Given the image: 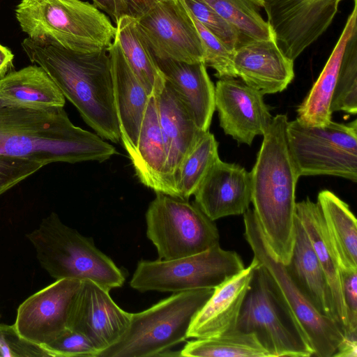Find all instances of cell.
Wrapping results in <instances>:
<instances>
[{"mask_svg": "<svg viewBox=\"0 0 357 357\" xmlns=\"http://www.w3.org/2000/svg\"><path fill=\"white\" fill-rule=\"evenodd\" d=\"M98 135L75 126L63 107L0 106V156L40 162H103L117 154Z\"/></svg>", "mask_w": 357, "mask_h": 357, "instance_id": "obj_1", "label": "cell"}, {"mask_svg": "<svg viewBox=\"0 0 357 357\" xmlns=\"http://www.w3.org/2000/svg\"><path fill=\"white\" fill-rule=\"evenodd\" d=\"M22 47L30 61L47 73L99 136L119 142L107 50L82 52L29 38L22 41Z\"/></svg>", "mask_w": 357, "mask_h": 357, "instance_id": "obj_2", "label": "cell"}, {"mask_svg": "<svg viewBox=\"0 0 357 357\" xmlns=\"http://www.w3.org/2000/svg\"><path fill=\"white\" fill-rule=\"evenodd\" d=\"M288 121L286 114L273 117L250 172L253 211L269 247L285 265L294 243L296 188L300 177L289 145Z\"/></svg>", "mask_w": 357, "mask_h": 357, "instance_id": "obj_3", "label": "cell"}, {"mask_svg": "<svg viewBox=\"0 0 357 357\" xmlns=\"http://www.w3.org/2000/svg\"><path fill=\"white\" fill-rule=\"evenodd\" d=\"M17 20L28 38L40 43L91 52L109 50L116 26L89 2L81 0H21Z\"/></svg>", "mask_w": 357, "mask_h": 357, "instance_id": "obj_4", "label": "cell"}, {"mask_svg": "<svg viewBox=\"0 0 357 357\" xmlns=\"http://www.w3.org/2000/svg\"><path fill=\"white\" fill-rule=\"evenodd\" d=\"M41 266L56 280H91L110 290L121 287L124 273L92 238L63 224L52 213L27 235Z\"/></svg>", "mask_w": 357, "mask_h": 357, "instance_id": "obj_5", "label": "cell"}, {"mask_svg": "<svg viewBox=\"0 0 357 357\" xmlns=\"http://www.w3.org/2000/svg\"><path fill=\"white\" fill-rule=\"evenodd\" d=\"M213 289L174 293L142 312L131 313L130 325L123 335L98 357L160 356L188 338L193 319Z\"/></svg>", "mask_w": 357, "mask_h": 357, "instance_id": "obj_6", "label": "cell"}, {"mask_svg": "<svg viewBox=\"0 0 357 357\" xmlns=\"http://www.w3.org/2000/svg\"><path fill=\"white\" fill-rule=\"evenodd\" d=\"M236 328L255 334L269 357L313 356L300 324L259 264L254 272Z\"/></svg>", "mask_w": 357, "mask_h": 357, "instance_id": "obj_7", "label": "cell"}, {"mask_svg": "<svg viewBox=\"0 0 357 357\" xmlns=\"http://www.w3.org/2000/svg\"><path fill=\"white\" fill-rule=\"evenodd\" d=\"M244 236L253 252V259L270 275L284 301L305 333L313 356L333 357L343 340L344 331L333 319L321 314L300 290L278 260L264 234L258 219L249 208L243 214Z\"/></svg>", "mask_w": 357, "mask_h": 357, "instance_id": "obj_8", "label": "cell"}, {"mask_svg": "<svg viewBox=\"0 0 357 357\" xmlns=\"http://www.w3.org/2000/svg\"><path fill=\"white\" fill-rule=\"evenodd\" d=\"M244 268L238 253L224 250L219 244L204 252L174 259L140 260L130 285L141 292L178 293L214 289Z\"/></svg>", "mask_w": 357, "mask_h": 357, "instance_id": "obj_9", "label": "cell"}, {"mask_svg": "<svg viewBox=\"0 0 357 357\" xmlns=\"http://www.w3.org/2000/svg\"><path fill=\"white\" fill-rule=\"evenodd\" d=\"M145 217L146 236L160 259L190 256L219 245L214 221L188 200L156 193Z\"/></svg>", "mask_w": 357, "mask_h": 357, "instance_id": "obj_10", "label": "cell"}, {"mask_svg": "<svg viewBox=\"0 0 357 357\" xmlns=\"http://www.w3.org/2000/svg\"><path fill=\"white\" fill-rule=\"evenodd\" d=\"M289 148L301 176L330 175L357 181V121H331L326 126L302 124L287 128Z\"/></svg>", "mask_w": 357, "mask_h": 357, "instance_id": "obj_11", "label": "cell"}, {"mask_svg": "<svg viewBox=\"0 0 357 357\" xmlns=\"http://www.w3.org/2000/svg\"><path fill=\"white\" fill-rule=\"evenodd\" d=\"M262 1L278 45L294 61L326 31L342 0Z\"/></svg>", "mask_w": 357, "mask_h": 357, "instance_id": "obj_12", "label": "cell"}, {"mask_svg": "<svg viewBox=\"0 0 357 357\" xmlns=\"http://www.w3.org/2000/svg\"><path fill=\"white\" fill-rule=\"evenodd\" d=\"M137 22L155 57L204 62L200 36L182 0H162Z\"/></svg>", "mask_w": 357, "mask_h": 357, "instance_id": "obj_13", "label": "cell"}, {"mask_svg": "<svg viewBox=\"0 0 357 357\" xmlns=\"http://www.w3.org/2000/svg\"><path fill=\"white\" fill-rule=\"evenodd\" d=\"M130 319L131 313L112 300L109 289L87 279L82 281L74 299L68 328L89 338L100 353L119 341Z\"/></svg>", "mask_w": 357, "mask_h": 357, "instance_id": "obj_14", "label": "cell"}, {"mask_svg": "<svg viewBox=\"0 0 357 357\" xmlns=\"http://www.w3.org/2000/svg\"><path fill=\"white\" fill-rule=\"evenodd\" d=\"M82 280L61 279L26 298L14 326L27 340L44 346L68 328L74 299Z\"/></svg>", "mask_w": 357, "mask_h": 357, "instance_id": "obj_15", "label": "cell"}, {"mask_svg": "<svg viewBox=\"0 0 357 357\" xmlns=\"http://www.w3.org/2000/svg\"><path fill=\"white\" fill-rule=\"evenodd\" d=\"M263 94L235 78L220 79L215 86V107L220 126L238 144L251 145L264 135L273 116Z\"/></svg>", "mask_w": 357, "mask_h": 357, "instance_id": "obj_16", "label": "cell"}, {"mask_svg": "<svg viewBox=\"0 0 357 357\" xmlns=\"http://www.w3.org/2000/svg\"><path fill=\"white\" fill-rule=\"evenodd\" d=\"M234 65L237 77L263 95L284 91L294 77V61L273 36L243 40L234 50Z\"/></svg>", "mask_w": 357, "mask_h": 357, "instance_id": "obj_17", "label": "cell"}, {"mask_svg": "<svg viewBox=\"0 0 357 357\" xmlns=\"http://www.w3.org/2000/svg\"><path fill=\"white\" fill-rule=\"evenodd\" d=\"M195 204L212 220L244 214L252 201L250 173L218 159L195 192Z\"/></svg>", "mask_w": 357, "mask_h": 357, "instance_id": "obj_18", "label": "cell"}, {"mask_svg": "<svg viewBox=\"0 0 357 357\" xmlns=\"http://www.w3.org/2000/svg\"><path fill=\"white\" fill-rule=\"evenodd\" d=\"M108 53L120 139L132 161L136 156L141 124L150 96L132 71L116 38Z\"/></svg>", "mask_w": 357, "mask_h": 357, "instance_id": "obj_19", "label": "cell"}, {"mask_svg": "<svg viewBox=\"0 0 357 357\" xmlns=\"http://www.w3.org/2000/svg\"><path fill=\"white\" fill-rule=\"evenodd\" d=\"M258 262L250 264L214 288L206 303L193 319L188 337L218 336L236 328L240 311Z\"/></svg>", "mask_w": 357, "mask_h": 357, "instance_id": "obj_20", "label": "cell"}, {"mask_svg": "<svg viewBox=\"0 0 357 357\" xmlns=\"http://www.w3.org/2000/svg\"><path fill=\"white\" fill-rule=\"evenodd\" d=\"M132 162L142 183L156 193L178 197L167 167V153L162 137L157 96H150L139 130L136 156Z\"/></svg>", "mask_w": 357, "mask_h": 357, "instance_id": "obj_21", "label": "cell"}, {"mask_svg": "<svg viewBox=\"0 0 357 357\" xmlns=\"http://www.w3.org/2000/svg\"><path fill=\"white\" fill-rule=\"evenodd\" d=\"M155 59L166 82L176 91L197 127L203 132L208 131L215 109V86L204 63Z\"/></svg>", "mask_w": 357, "mask_h": 357, "instance_id": "obj_22", "label": "cell"}, {"mask_svg": "<svg viewBox=\"0 0 357 357\" xmlns=\"http://www.w3.org/2000/svg\"><path fill=\"white\" fill-rule=\"evenodd\" d=\"M157 102L167 153L168 171L176 184L181 162L204 132L197 127L178 95L167 82L157 96Z\"/></svg>", "mask_w": 357, "mask_h": 357, "instance_id": "obj_23", "label": "cell"}, {"mask_svg": "<svg viewBox=\"0 0 357 357\" xmlns=\"http://www.w3.org/2000/svg\"><path fill=\"white\" fill-rule=\"evenodd\" d=\"M295 226L292 253L288 264H284L287 272L318 312L336 321L326 278L310 238L296 215Z\"/></svg>", "mask_w": 357, "mask_h": 357, "instance_id": "obj_24", "label": "cell"}, {"mask_svg": "<svg viewBox=\"0 0 357 357\" xmlns=\"http://www.w3.org/2000/svg\"><path fill=\"white\" fill-rule=\"evenodd\" d=\"M296 215L304 227L324 272L332 294L336 321L344 333L349 324L343 299L340 267L319 205L308 197L296 202Z\"/></svg>", "mask_w": 357, "mask_h": 357, "instance_id": "obj_25", "label": "cell"}, {"mask_svg": "<svg viewBox=\"0 0 357 357\" xmlns=\"http://www.w3.org/2000/svg\"><path fill=\"white\" fill-rule=\"evenodd\" d=\"M323 70L297 109V119L308 126L324 127L332 120L331 103L347 40L357 29V0Z\"/></svg>", "mask_w": 357, "mask_h": 357, "instance_id": "obj_26", "label": "cell"}, {"mask_svg": "<svg viewBox=\"0 0 357 357\" xmlns=\"http://www.w3.org/2000/svg\"><path fill=\"white\" fill-rule=\"evenodd\" d=\"M65 97L47 73L32 65L0 79V106L33 109L63 107Z\"/></svg>", "mask_w": 357, "mask_h": 357, "instance_id": "obj_27", "label": "cell"}, {"mask_svg": "<svg viewBox=\"0 0 357 357\" xmlns=\"http://www.w3.org/2000/svg\"><path fill=\"white\" fill-rule=\"evenodd\" d=\"M337 255L340 269L357 270V222L349 205L334 192L324 190L317 202Z\"/></svg>", "mask_w": 357, "mask_h": 357, "instance_id": "obj_28", "label": "cell"}, {"mask_svg": "<svg viewBox=\"0 0 357 357\" xmlns=\"http://www.w3.org/2000/svg\"><path fill=\"white\" fill-rule=\"evenodd\" d=\"M115 38L132 71L149 96H158L164 89L166 80L138 28L137 20L121 16L116 22Z\"/></svg>", "mask_w": 357, "mask_h": 357, "instance_id": "obj_29", "label": "cell"}, {"mask_svg": "<svg viewBox=\"0 0 357 357\" xmlns=\"http://www.w3.org/2000/svg\"><path fill=\"white\" fill-rule=\"evenodd\" d=\"M183 357H269L255 334L236 328L222 335L196 338L180 351Z\"/></svg>", "mask_w": 357, "mask_h": 357, "instance_id": "obj_30", "label": "cell"}, {"mask_svg": "<svg viewBox=\"0 0 357 357\" xmlns=\"http://www.w3.org/2000/svg\"><path fill=\"white\" fill-rule=\"evenodd\" d=\"M218 159V143L214 135L204 132L178 168L176 181L178 198L188 200Z\"/></svg>", "mask_w": 357, "mask_h": 357, "instance_id": "obj_31", "label": "cell"}, {"mask_svg": "<svg viewBox=\"0 0 357 357\" xmlns=\"http://www.w3.org/2000/svg\"><path fill=\"white\" fill-rule=\"evenodd\" d=\"M222 17L232 24L244 40H264L273 36L270 26L260 14L262 0H203Z\"/></svg>", "mask_w": 357, "mask_h": 357, "instance_id": "obj_32", "label": "cell"}, {"mask_svg": "<svg viewBox=\"0 0 357 357\" xmlns=\"http://www.w3.org/2000/svg\"><path fill=\"white\" fill-rule=\"evenodd\" d=\"M331 111L357 113V29L349 38L333 93Z\"/></svg>", "mask_w": 357, "mask_h": 357, "instance_id": "obj_33", "label": "cell"}, {"mask_svg": "<svg viewBox=\"0 0 357 357\" xmlns=\"http://www.w3.org/2000/svg\"><path fill=\"white\" fill-rule=\"evenodd\" d=\"M188 12L203 44L205 66L214 69L215 76L220 79L237 77L234 65V51L208 31L189 10Z\"/></svg>", "mask_w": 357, "mask_h": 357, "instance_id": "obj_34", "label": "cell"}, {"mask_svg": "<svg viewBox=\"0 0 357 357\" xmlns=\"http://www.w3.org/2000/svg\"><path fill=\"white\" fill-rule=\"evenodd\" d=\"M193 16L212 34L234 51L244 39L240 32L203 0H182Z\"/></svg>", "mask_w": 357, "mask_h": 357, "instance_id": "obj_35", "label": "cell"}, {"mask_svg": "<svg viewBox=\"0 0 357 357\" xmlns=\"http://www.w3.org/2000/svg\"><path fill=\"white\" fill-rule=\"evenodd\" d=\"M43 347L53 357H98L100 353L89 338L69 328Z\"/></svg>", "mask_w": 357, "mask_h": 357, "instance_id": "obj_36", "label": "cell"}, {"mask_svg": "<svg viewBox=\"0 0 357 357\" xmlns=\"http://www.w3.org/2000/svg\"><path fill=\"white\" fill-rule=\"evenodd\" d=\"M0 356L47 357L51 355L43 346L20 334L14 324H0Z\"/></svg>", "mask_w": 357, "mask_h": 357, "instance_id": "obj_37", "label": "cell"}, {"mask_svg": "<svg viewBox=\"0 0 357 357\" xmlns=\"http://www.w3.org/2000/svg\"><path fill=\"white\" fill-rule=\"evenodd\" d=\"M43 166L35 160L0 156V195Z\"/></svg>", "mask_w": 357, "mask_h": 357, "instance_id": "obj_38", "label": "cell"}, {"mask_svg": "<svg viewBox=\"0 0 357 357\" xmlns=\"http://www.w3.org/2000/svg\"><path fill=\"white\" fill-rule=\"evenodd\" d=\"M340 274L349 324L347 331H357V270L340 269Z\"/></svg>", "mask_w": 357, "mask_h": 357, "instance_id": "obj_39", "label": "cell"}, {"mask_svg": "<svg viewBox=\"0 0 357 357\" xmlns=\"http://www.w3.org/2000/svg\"><path fill=\"white\" fill-rule=\"evenodd\" d=\"M160 1L162 0H115L118 20L123 15L137 20Z\"/></svg>", "mask_w": 357, "mask_h": 357, "instance_id": "obj_40", "label": "cell"}, {"mask_svg": "<svg viewBox=\"0 0 357 357\" xmlns=\"http://www.w3.org/2000/svg\"><path fill=\"white\" fill-rule=\"evenodd\" d=\"M333 357H357V331H346Z\"/></svg>", "mask_w": 357, "mask_h": 357, "instance_id": "obj_41", "label": "cell"}, {"mask_svg": "<svg viewBox=\"0 0 357 357\" xmlns=\"http://www.w3.org/2000/svg\"><path fill=\"white\" fill-rule=\"evenodd\" d=\"M12 52L6 47L0 44V79L6 75L10 68L13 60Z\"/></svg>", "mask_w": 357, "mask_h": 357, "instance_id": "obj_42", "label": "cell"}, {"mask_svg": "<svg viewBox=\"0 0 357 357\" xmlns=\"http://www.w3.org/2000/svg\"><path fill=\"white\" fill-rule=\"evenodd\" d=\"M93 5L105 11L115 22L118 20L115 0H93Z\"/></svg>", "mask_w": 357, "mask_h": 357, "instance_id": "obj_43", "label": "cell"}]
</instances>
